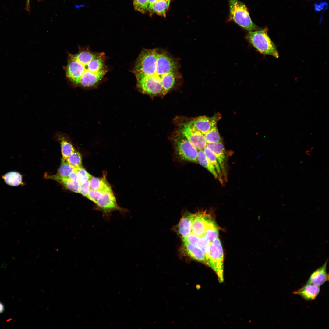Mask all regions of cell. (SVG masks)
I'll list each match as a JSON object with an SVG mask.
<instances>
[{
    "label": "cell",
    "mask_w": 329,
    "mask_h": 329,
    "mask_svg": "<svg viewBox=\"0 0 329 329\" xmlns=\"http://www.w3.org/2000/svg\"><path fill=\"white\" fill-rule=\"evenodd\" d=\"M178 61L159 49H144L138 57L133 73L142 92L165 95L182 78Z\"/></svg>",
    "instance_id": "cell-1"
},
{
    "label": "cell",
    "mask_w": 329,
    "mask_h": 329,
    "mask_svg": "<svg viewBox=\"0 0 329 329\" xmlns=\"http://www.w3.org/2000/svg\"><path fill=\"white\" fill-rule=\"evenodd\" d=\"M105 54L80 48L75 54H69L66 75L75 85L89 87L96 85L107 72Z\"/></svg>",
    "instance_id": "cell-2"
},
{
    "label": "cell",
    "mask_w": 329,
    "mask_h": 329,
    "mask_svg": "<svg viewBox=\"0 0 329 329\" xmlns=\"http://www.w3.org/2000/svg\"><path fill=\"white\" fill-rule=\"evenodd\" d=\"M268 29L249 31L246 38L249 42L259 52L265 55H271L276 58L279 56L276 46L267 34Z\"/></svg>",
    "instance_id": "cell-3"
},
{
    "label": "cell",
    "mask_w": 329,
    "mask_h": 329,
    "mask_svg": "<svg viewBox=\"0 0 329 329\" xmlns=\"http://www.w3.org/2000/svg\"><path fill=\"white\" fill-rule=\"evenodd\" d=\"M229 19L249 31L259 30L252 21L245 5L239 0H228Z\"/></svg>",
    "instance_id": "cell-4"
},
{
    "label": "cell",
    "mask_w": 329,
    "mask_h": 329,
    "mask_svg": "<svg viewBox=\"0 0 329 329\" xmlns=\"http://www.w3.org/2000/svg\"><path fill=\"white\" fill-rule=\"evenodd\" d=\"M207 264L216 273L220 282L223 281L224 253L219 237L210 242L207 256Z\"/></svg>",
    "instance_id": "cell-5"
},
{
    "label": "cell",
    "mask_w": 329,
    "mask_h": 329,
    "mask_svg": "<svg viewBox=\"0 0 329 329\" xmlns=\"http://www.w3.org/2000/svg\"><path fill=\"white\" fill-rule=\"evenodd\" d=\"M95 204L96 209L102 213L103 217L107 220H109L114 211H118L122 214L127 212L126 209L121 207L117 204L112 189L103 192Z\"/></svg>",
    "instance_id": "cell-6"
},
{
    "label": "cell",
    "mask_w": 329,
    "mask_h": 329,
    "mask_svg": "<svg viewBox=\"0 0 329 329\" xmlns=\"http://www.w3.org/2000/svg\"><path fill=\"white\" fill-rule=\"evenodd\" d=\"M183 136L197 150H203L207 143L204 135L196 130L190 122L183 124L180 129Z\"/></svg>",
    "instance_id": "cell-7"
},
{
    "label": "cell",
    "mask_w": 329,
    "mask_h": 329,
    "mask_svg": "<svg viewBox=\"0 0 329 329\" xmlns=\"http://www.w3.org/2000/svg\"><path fill=\"white\" fill-rule=\"evenodd\" d=\"M175 146L176 154L180 159L198 163L197 149L186 139L176 140Z\"/></svg>",
    "instance_id": "cell-8"
},
{
    "label": "cell",
    "mask_w": 329,
    "mask_h": 329,
    "mask_svg": "<svg viewBox=\"0 0 329 329\" xmlns=\"http://www.w3.org/2000/svg\"><path fill=\"white\" fill-rule=\"evenodd\" d=\"M213 221L210 215L205 212L194 214L192 221L191 233L199 237L203 236L208 225Z\"/></svg>",
    "instance_id": "cell-9"
},
{
    "label": "cell",
    "mask_w": 329,
    "mask_h": 329,
    "mask_svg": "<svg viewBox=\"0 0 329 329\" xmlns=\"http://www.w3.org/2000/svg\"><path fill=\"white\" fill-rule=\"evenodd\" d=\"M216 115L211 117L206 116L199 117L191 122L193 127L203 135L205 134L213 126L216 125L221 117Z\"/></svg>",
    "instance_id": "cell-10"
},
{
    "label": "cell",
    "mask_w": 329,
    "mask_h": 329,
    "mask_svg": "<svg viewBox=\"0 0 329 329\" xmlns=\"http://www.w3.org/2000/svg\"><path fill=\"white\" fill-rule=\"evenodd\" d=\"M328 260L310 275L306 283L320 287L329 280V274L327 271Z\"/></svg>",
    "instance_id": "cell-11"
},
{
    "label": "cell",
    "mask_w": 329,
    "mask_h": 329,
    "mask_svg": "<svg viewBox=\"0 0 329 329\" xmlns=\"http://www.w3.org/2000/svg\"><path fill=\"white\" fill-rule=\"evenodd\" d=\"M207 147L215 155L221 168L223 175L226 177V158L225 149L222 143L221 142L207 143Z\"/></svg>",
    "instance_id": "cell-12"
},
{
    "label": "cell",
    "mask_w": 329,
    "mask_h": 329,
    "mask_svg": "<svg viewBox=\"0 0 329 329\" xmlns=\"http://www.w3.org/2000/svg\"><path fill=\"white\" fill-rule=\"evenodd\" d=\"M320 292L319 286L306 283L303 287L294 291L293 293L299 295L306 301L314 300Z\"/></svg>",
    "instance_id": "cell-13"
},
{
    "label": "cell",
    "mask_w": 329,
    "mask_h": 329,
    "mask_svg": "<svg viewBox=\"0 0 329 329\" xmlns=\"http://www.w3.org/2000/svg\"><path fill=\"white\" fill-rule=\"evenodd\" d=\"M55 136L61 144L62 158L66 160L76 150L72 144L70 138L66 134L58 132L56 134Z\"/></svg>",
    "instance_id": "cell-14"
},
{
    "label": "cell",
    "mask_w": 329,
    "mask_h": 329,
    "mask_svg": "<svg viewBox=\"0 0 329 329\" xmlns=\"http://www.w3.org/2000/svg\"><path fill=\"white\" fill-rule=\"evenodd\" d=\"M194 214L185 215L181 219L178 226V232L180 237L185 238L191 232L192 221Z\"/></svg>",
    "instance_id": "cell-15"
},
{
    "label": "cell",
    "mask_w": 329,
    "mask_h": 329,
    "mask_svg": "<svg viewBox=\"0 0 329 329\" xmlns=\"http://www.w3.org/2000/svg\"><path fill=\"white\" fill-rule=\"evenodd\" d=\"M171 0H157L154 2L148 9V12L151 16L155 13L166 17V12L169 7Z\"/></svg>",
    "instance_id": "cell-16"
},
{
    "label": "cell",
    "mask_w": 329,
    "mask_h": 329,
    "mask_svg": "<svg viewBox=\"0 0 329 329\" xmlns=\"http://www.w3.org/2000/svg\"><path fill=\"white\" fill-rule=\"evenodd\" d=\"M49 178L55 180L61 183L65 188L76 193H79L80 183L79 182L68 177L65 178L55 175L50 176Z\"/></svg>",
    "instance_id": "cell-17"
},
{
    "label": "cell",
    "mask_w": 329,
    "mask_h": 329,
    "mask_svg": "<svg viewBox=\"0 0 329 329\" xmlns=\"http://www.w3.org/2000/svg\"><path fill=\"white\" fill-rule=\"evenodd\" d=\"M89 182L90 188L100 190L102 192L112 189L105 175L101 178L92 176Z\"/></svg>",
    "instance_id": "cell-18"
},
{
    "label": "cell",
    "mask_w": 329,
    "mask_h": 329,
    "mask_svg": "<svg viewBox=\"0 0 329 329\" xmlns=\"http://www.w3.org/2000/svg\"><path fill=\"white\" fill-rule=\"evenodd\" d=\"M184 246L188 253L192 258L207 264L205 255L197 246L187 242H184Z\"/></svg>",
    "instance_id": "cell-19"
},
{
    "label": "cell",
    "mask_w": 329,
    "mask_h": 329,
    "mask_svg": "<svg viewBox=\"0 0 329 329\" xmlns=\"http://www.w3.org/2000/svg\"><path fill=\"white\" fill-rule=\"evenodd\" d=\"M203 150L207 159L214 167L218 176V179L223 183V176L222 170L217 158L213 152L208 147H205Z\"/></svg>",
    "instance_id": "cell-20"
},
{
    "label": "cell",
    "mask_w": 329,
    "mask_h": 329,
    "mask_svg": "<svg viewBox=\"0 0 329 329\" xmlns=\"http://www.w3.org/2000/svg\"><path fill=\"white\" fill-rule=\"evenodd\" d=\"M2 178L5 182L10 186H17L23 183L22 175L17 172H8L3 175Z\"/></svg>",
    "instance_id": "cell-21"
},
{
    "label": "cell",
    "mask_w": 329,
    "mask_h": 329,
    "mask_svg": "<svg viewBox=\"0 0 329 329\" xmlns=\"http://www.w3.org/2000/svg\"><path fill=\"white\" fill-rule=\"evenodd\" d=\"M197 158L198 163L209 171L215 178L218 179L217 174L214 167L207 159L203 150H199Z\"/></svg>",
    "instance_id": "cell-22"
},
{
    "label": "cell",
    "mask_w": 329,
    "mask_h": 329,
    "mask_svg": "<svg viewBox=\"0 0 329 329\" xmlns=\"http://www.w3.org/2000/svg\"><path fill=\"white\" fill-rule=\"evenodd\" d=\"M219 232L215 221H213L207 227L203 236L210 242L218 237Z\"/></svg>",
    "instance_id": "cell-23"
},
{
    "label": "cell",
    "mask_w": 329,
    "mask_h": 329,
    "mask_svg": "<svg viewBox=\"0 0 329 329\" xmlns=\"http://www.w3.org/2000/svg\"><path fill=\"white\" fill-rule=\"evenodd\" d=\"M204 136L207 143L222 142V138L218 132L216 125L213 126Z\"/></svg>",
    "instance_id": "cell-24"
},
{
    "label": "cell",
    "mask_w": 329,
    "mask_h": 329,
    "mask_svg": "<svg viewBox=\"0 0 329 329\" xmlns=\"http://www.w3.org/2000/svg\"><path fill=\"white\" fill-rule=\"evenodd\" d=\"M66 160L67 162L75 169L82 167L81 156L76 150L69 156Z\"/></svg>",
    "instance_id": "cell-25"
},
{
    "label": "cell",
    "mask_w": 329,
    "mask_h": 329,
    "mask_svg": "<svg viewBox=\"0 0 329 329\" xmlns=\"http://www.w3.org/2000/svg\"><path fill=\"white\" fill-rule=\"evenodd\" d=\"M63 158L62 159L60 165L58 170L57 175L62 177L67 178L75 168L70 165Z\"/></svg>",
    "instance_id": "cell-26"
},
{
    "label": "cell",
    "mask_w": 329,
    "mask_h": 329,
    "mask_svg": "<svg viewBox=\"0 0 329 329\" xmlns=\"http://www.w3.org/2000/svg\"><path fill=\"white\" fill-rule=\"evenodd\" d=\"M133 1L135 10L142 14L148 12V0H133Z\"/></svg>",
    "instance_id": "cell-27"
},
{
    "label": "cell",
    "mask_w": 329,
    "mask_h": 329,
    "mask_svg": "<svg viewBox=\"0 0 329 329\" xmlns=\"http://www.w3.org/2000/svg\"><path fill=\"white\" fill-rule=\"evenodd\" d=\"M75 170L77 172L79 178V182L80 184L89 181L92 176L83 167L75 169Z\"/></svg>",
    "instance_id": "cell-28"
},
{
    "label": "cell",
    "mask_w": 329,
    "mask_h": 329,
    "mask_svg": "<svg viewBox=\"0 0 329 329\" xmlns=\"http://www.w3.org/2000/svg\"><path fill=\"white\" fill-rule=\"evenodd\" d=\"M210 243V241L203 236L200 237L196 245L205 255L206 258Z\"/></svg>",
    "instance_id": "cell-29"
},
{
    "label": "cell",
    "mask_w": 329,
    "mask_h": 329,
    "mask_svg": "<svg viewBox=\"0 0 329 329\" xmlns=\"http://www.w3.org/2000/svg\"><path fill=\"white\" fill-rule=\"evenodd\" d=\"M102 193L103 192L100 190L90 188L87 198L96 204L102 195Z\"/></svg>",
    "instance_id": "cell-30"
},
{
    "label": "cell",
    "mask_w": 329,
    "mask_h": 329,
    "mask_svg": "<svg viewBox=\"0 0 329 329\" xmlns=\"http://www.w3.org/2000/svg\"><path fill=\"white\" fill-rule=\"evenodd\" d=\"M200 237L191 233L187 237L183 239L184 242H187L196 245Z\"/></svg>",
    "instance_id": "cell-31"
},
{
    "label": "cell",
    "mask_w": 329,
    "mask_h": 329,
    "mask_svg": "<svg viewBox=\"0 0 329 329\" xmlns=\"http://www.w3.org/2000/svg\"><path fill=\"white\" fill-rule=\"evenodd\" d=\"M90 189L89 181L80 184L79 193L87 197V194Z\"/></svg>",
    "instance_id": "cell-32"
},
{
    "label": "cell",
    "mask_w": 329,
    "mask_h": 329,
    "mask_svg": "<svg viewBox=\"0 0 329 329\" xmlns=\"http://www.w3.org/2000/svg\"><path fill=\"white\" fill-rule=\"evenodd\" d=\"M68 178L79 182V178L75 170L69 175Z\"/></svg>",
    "instance_id": "cell-33"
},
{
    "label": "cell",
    "mask_w": 329,
    "mask_h": 329,
    "mask_svg": "<svg viewBox=\"0 0 329 329\" xmlns=\"http://www.w3.org/2000/svg\"><path fill=\"white\" fill-rule=\"evenodd\" d=\"M157 0H148V9L150 8L152 5Z\"/></svg>",
    "instance_id": "cell-34"
},
{
    "label": "cell",
    "mask_w": 329,
    "mask_h": 329,
    "mask_svg": "<svg viewBox=\"0 0 329 329\" xmlns=\"http://www.w3.org/2000/svg\"><path fill=\"white\" fill-rule=\"evenodd\" d=\"M5 310V307L3 303L0 302V314L3 312Z\"/></svg>",
    "instance_id": "cell-35"
},
{
    "label": "cell",
    "mask_w": 329,
    "mask_h": 329,
    "mask_svg": "<svg viewBox=\"0 0 329 329\" xmlns=\"http://www.w3.org/2000/svg\"><path fill=\"white\" fill-rule=\"evenodd\" d=\"M27 8H29V2L30 0H27Z\"/></svg>",
    "instance_id": "cell-36"
}]
</instances>
